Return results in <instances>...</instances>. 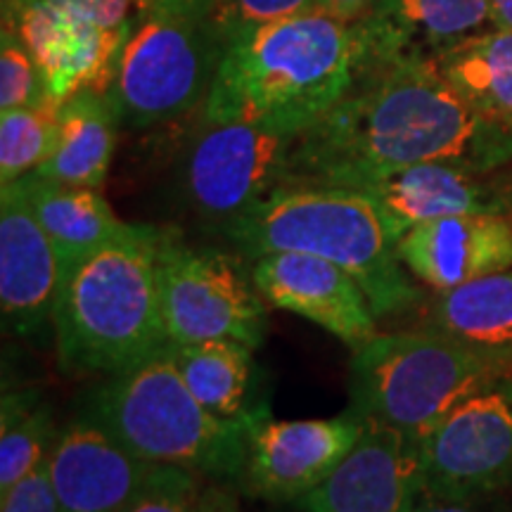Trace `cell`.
Listing matches in <instances>:
<instances>
[{
    "label": "cell",
    "mask_w": 512,
    "mask_h": 512,
    "mask_svg": "<svg viewBox=\"0 0 512 512\" xmlns=\"http://www.w3.org/2000/svg\"><path fill=\"white\" fill-rule=\"evenodd\" d=\"M512 164V128L486 119L432 60H370L332 110L294 138L290 183L358 188L415 164Z\"/></svg>",
    "instance_id": "6da1fadb"
},
{
    "label": "cell",
    "mask_w": 512,
    "mask_h": 512,
    "mask_svg": "<svg viewBox=\"0 0 512 512\" xmlns=\"http://www.w3.org/2000/svg\"><path fill=\"white\" fill-rule=\"evenodd\" d=\"M363 62L358 24L320 8L245 29L223 48L202 119L299 136L349 93Z\"/></svg>",
    "instance_id": "7a4b0ae2"
},
{
    "label": "cell",
    "mask_w": 512,
    "mask_h": 512,
    "mask_svg": "<svg viewBox=\"0 0 512 512\" xmlns=\"http://www.w3.org/2000/svg\"><path fill=\"white\" fill-rule=\"evenodd\" d=\"M221 235L252 261L273 252H302L344 268L368 294L377 318L408 311L420 299L380 209L358 190L283 185L223 226Z\"/></svg>",
    "instance_id": "3957f363"
},
{
    "label": "cell",
    "mask_w": 512,
    "mask_h": 512,
    "mask_svg": "<svg viewBox=\"0 0 512 512\" xmlns=\"http://www.w3.org/2000/svg\"><path fill=\"white\" fill-rule=\"evenodd\" d=\"M157 240V226L126 223L57 290L53 335L64 373L110 377L169 344L159 306Z\"/></svg>",
    "instance_id": "277c9868"
},
{
    "label": "cell",
    "mask_w": 512,
    "mask_h": 512,
    "mask_svg": "<svg viewBox=\"0 0 512 512\" xmlns=\"http://www.w3.org/2000/svg\"><path fill=\"white\" fill-rule=\"evenodd\" d=\"M259 408L247 418H219L197 401L178 373L169 347L105 377L88 396L86 415L136 456L195 475L240 479L247 437Z\"/></svg>",
    "instance_id": "5b68a950"
},
{
    "label": "cell",
    "mask_w": 512,
    "mask_h": 512,
    "mask_svg": "<svg viewBox=\"0 0 512 512\" xmlns=\"http://www.w3.org/2000/svg\"><path fill=\"white\" fill-rule=\"evenodd\" d=\"M223 48L204 0H164L133 19L102 93L121 126L171 124L204 107Z\"/></svg>",
    "instance_id": "8992f818"
},
{
    "label": "cell",
    "mask_w": 512,
    "mask_h": 512,
    "mask_svg": "<svg viewBox=\"0 0 512 512\" xmlns=\"http://www.w3.org/2000/svg\"><path fill=\"white\" fill-rule=\"evenodd\" d=\"M505 368L437 330L387 332L354 349L351 408L420 441Z\"/></svg>",
    "instance_id": "52a82bcc"
},
{
    "label": "cell",
    "mask_w": 512,
    "mask_h": 512,
    "mask_svg": "<svg viewBox=\"0 0 512 512\" xmlns=\"http://www.w3.org/2000/svg\"><path fill=\"white\" fill-rule=\"evenodd\" d=\"M159 306L169 344L233 339L259 349L266 339V299L233 256L195 247L159 228Z\"/></svg>",
    "instance_id": "ba28073f"
},
{
    "label": "cell",
    "mask_w": 512,
    "mask_h": 512,
    "mask_svg": "<svg viewBox=\"0 0 512 512\" xmlns=\"http://www.w3.org/2000/svg\"><path fill=\"white\" fill-rule=\"evenodd\" d=\"M294 138L252 124L202 119L176 174L183 204L219 230L240 219L290 183Z\"/></svg>",
    "instance_id": "9c48e42d"
},
{
    "label": "cell",
    "mask_w": 512,
    "mask_h": 512,
    "mask_svg": "<svg viewBox=\"0 0 512 512\" xmlns=\"http://www.w3.org/2000/svg\"><path fill=\"white\" fill-rule=\"evenodd\" d=\"M425 489L484 498L512 486V366L463 399L420 441Z\"/></svg>",
    "instance_id": "30bf717a"
},
{
    "label": "cell",
    "mask_w": 512,
    "mask_h": 512,
    "mask_svg": "<svg viewBox=\"0 0 512 512\" xmlns=\"http://www.w3.org/2000/svg\"><path fill=\"white\" fill-rule=\"evenodd\" d=\"M363 422L366 415L351 406L335 418L316 420H273L264 411L249 430L242 486L266 501H299L342 463Z\"/></svg>",
    "instance_id": "8fae6325"
},
{
    "label": "cell",
    "mask_w": 512,
    "mask_h": 512,
    "mask_svg": "<svg viewBox=\"0 0 512 512\" xmlns=\"http://www.w3.org/2000/svg\"><path fill=\"white\" fill-rule=\"evenodd\" d=\"M422 491L418 441L366 415L354 448L299 505L304 512H411Z\"/></svg>",
    "instance_id": "7c38bea8"
},
{
    "label": "cell",
    "mask_w": 512,
    "mask_h": 512,
    "mask_svg": "<svg viewBox=\"0 0 512 512\" xmlns=\"http://www.w3.org/2000/svg\"><path fill=\"white\" fill-rule=\"evenodd\" d=\"M131 24L102 29L55 0H3V29L12 31L34 57L55 102L81 88L102 91Z\"/></svg>",
    "instance_id": "4fadbf2b"
},
{
    "label": "cell",
    "mask_w": 512,
    "mask_h": 512,
    "mask_svg": "<svg viewBox=\"0 0 512 512\" xmlns=\"http://www.w3.org/2000/svg\"><path fill=\"white\" fill-rule=\"evenodd\" d=\"M377 204L389 235L399 242L420 223L458 214L512 216V176L503 169L430 162L392 171L351 188Z\"/></svg>",
    "instance_id": "5bb4252c"
},
{
    "label": "cell",
    "mask_w": 512,
    "mask_h": 512,
    "mask_svg": "<svg viewBox=\"0 0 512 512\" xmlns=\"http://www.w3.org/2000/svg\"><path fill=\"white\" fill-rule=\"evenodd\" d=\"M252 280L275 309L297 313L358 349L377 335L368 294L330 261L302 252H273L252 261Z\"/></svg>",
    "instance_id": "9a60e30c"
},
{
    "label": "cell",
    "mask_w": 512,
    "mask_h": 512,
    "mask_svg": "<svg viewBox=\"0 0 512 512\" xmlns=\"http://www.w3.org/2000/svg\"><path fill=\"white\" fill-rule=\"evenodd\" d=\"M48 467L62 512H126L159 465L83 415L57 432Z\"/></svg>",
    "instance_id": "2e32d148"
},
{
    "label": "cell",
    "mask_w": 512,
    "mask_h": 512,
    "mask_svg": "<svg viewBox=\"0 0 512 512\" xmlns=\"http://www.w3.org/2000/svg\"><path fill=\"white\" fill-rule=\"evenodd\" d=\"M60 268L22 183L0 185V309L12 335L34 339L53 328Z\"/></svg>",
    "instance_id": "e0dca14e"
},
{
    "label": "cell",
    "mask_w": 512,
    "mask_h": 512,
    "mask_svg": "<svg viewBox=\"0 0 512 512\" xmlns=\"http://www.w3.org/2000/svg\"><path fill=\"white\" fill-rule=\"evenodd\" d=\"M396 254L413 278L437 292L512 268L508 216L458 214L420 223L396 242Z\"/></svg>",
    "instance_id": "ac0fdd59"
},
{
    "label": "cell",
    "mask_w": 512,
    "mask_h": 512,
    "mask_svg": "<svg viewBox=\"0 0 512 512\" xmlns=\"http://www.w3.org/2000/svg\"><path fill=\"white\" fill-rule=\"evenodd\" d=\"M370 60H437L496 29L489 0H375L356 22Z\"/></svg>",
    "instance_id": "d6986e66"
},
{
    "label": "cell",
    "mask_w": 512,
    "mask_h": 512,
    "mask_svg": "<svg viewBox=\"0 0 512 512\" xmlns=\"http://www.w3.org/2000/svg\"><path fill=\"white\" fill-rule=\"evenodd\" d=\"M19 183L53 242L60 287L126 226L95 188L62 185L38 174L19 178Z\"/></svg>",
    "instance_id": "ffe728a7"
},
{
    "label": "cell",
    "mask_w": 512,
    "mask_h": 512,
    "mask_svg": "<svg viewBox=\"0 0 512 512\" xmlns=\"http://www.w3.org/2000/svg\"><path fill=\"white\" fill-rule=\"evenodd\" d=\"M60 138L55 152L34 174L62 185L98 190L107 181L117 150L119 117L98 88H81L57 110Z\"/></svg>",
    "instance_id": "44dd1931"
},
{
    "label": "cell",
    "mask_w": 512,
    "mask_h": 512,
    "mask_svg": "<svg viewBox=\"0 0 512 512\" xmlns=\"http://www.w3.org/2000/svg\"><path fill=\"white\" fill-rule=\"evenodd\" d=\"M432 330L501 366H512V271L441 292L432 309Z\"/></svg>",
    "instance_id": "7402d4cb"
},
{
    "label": "cell",
    "mask_w": 512,
    "mask_h": 512,
    "mask_svg": "<svg viewBox=\"0 0 512 512\" xmlns=\"http://www.w3.org/2000/svg\"><path fill=\"white\" fill-rule=\"evenodd\" d=\"M178 373L197 401L219 418H247L259 408L249 403L254 384V349L233 339L166 344Z\"/></svg>",
    "instance_id": "603a6c76"
},
{
    "label": "cell",
    "mask_w": 512,
    "mask_h": 512,
    "mask_svg": "<svg viewBox=\"0 0 512 512\" xmlns=\"http://www.w3.org/2000/svg\"><path fill=\"white\" fill-rule=\"evenodd\" d=\"M434 64L479 114L512 128V31L491 29L467 38Z\"/></svg>",
    "instance_id": "cb8c5ba5"
},
{
    "label": "cell",
    "mask_w": 512,
    "mask_h": 512,
    "mask_svg": "<svg viewBox=\"0 0 512 512\" xmlns=\"http://www.w3.org/2000/svg\"><path fill=\"white\" fill-rule=\"evenodd\" d=\"M57 437L53 411L36 389H12L0 408V494L48 458Z\"/></svg>",
    "instance_id": "d4e9b609"
},
{
    "label": "cell",
    "mask_w": 512,
    "mask_h": 512,
    "mask_svg": "<svg viewBox=\"0 0 512 512\" xmlns=\"http://www.w3.org/2000/svg\"><path fill=\"white\" fill-rule=\"evenodd\" d=\"M60 102L0 112V185L34 174L48 162L60 138Z\"/></svg>",
    "instance_id": "484cf974"
},
{
    "label": "cell",
    "mask_w": 512,
    "mask_h": 512,
    "mask_svg": "<svg viewBox=\"0 0 512 512\" xmlns=\"http://www.w3.org/2000/svg\"><path fill=\"white\" fill-rule=\"evenodd\" d=\"M50 100L46 76L29 50L12 31H0V112L38 107Z\"/></svg>",
    "instance_id": "4316f807"
},
{
    "label": "cell",
    "mask_w": 512,
    "mask_h": 512,
    "mask_svg": "<svg viewBox=\"0 0 512 512\" xmlns=\"http://www.w3.org/2000/svg\"><path fill=\"white\" fill-rule=\"evenodd\" d=\"M318 0H204L211 27L219 31L223 43L240 31L278 22L302 12L316 10Z\"/></svg>",
    "instance_id": "83f0119b"
},
{
    "label": "cell",
    "mask_w": 512,
    "mask_h": 512,
    "mask_svg": "<svg viewBox=\"0 0 512 512\" xmlns=\"http://www.w3.org/2000/svg\"><path fill=\"white\" fill-rule=\"evenodd\" d=\"M200 489V475L195 472L174 465H159L143 494L126 512H190Z\"/></svg>",
    "instance_id": "f1b7e54d"
},
{
    "label": "cell",
    "mask_w": 512,
    "mask_h": 512,
    "mask_svg": "<svg viewBox=\"0 0 512 512\" xmlns=\"http://www.w3.org/2000/svg\"><path fill=\"white\" fill-rule=\"evenodd\" d=\"M0 512H62L48 458L12 489L0 494Z\"/></svg>",
    "instance_id": "f546056e"
},
{
    "label": "cell",
    "mask_w": 512,
    "mask_h": 512,
    "mask_svg": "<svg viewBox=\"0 0 512 512\" xmlns=\"http://www.w3.org/2000/svg\"><path fill=\"white\" fill-rule=\"evenodd\" d=\"M67 5L102 29H126L140 15L138 0H55Z\"/></svg>",
    "instance_id": "4dcf8cb0"
},
{
    "label": "cell",
    "mask_w": 512,
    "mask_h": 512,
    "mask_svg": "<svg viewBox=\"0 0 512 512\" xmlns=\"http://www.w3.org/2000/svg\"><path fill=\"white\" fill-rule=\"evenodd\" d=\"M496 496L484 498H453L439 496L432 491H422V496L415 501L411 512H501L494 505Z\"/></svg>",
    "instance_id": "1f68e13d"
},
{
    "label": "cell",
    "mask_w": 512,
    "mask_h": 512,
    "mask_svg": "<svg viewBox=\"0 0 512 512\" xmlns=\"http://www.w3.org/2000/svg\"><path fill=\"white\" fill-rule=\"evenodd\" d=\"M190 512H242V508L238 505V498L230 494L228 489L209 484L197 491Z\"/></svg>",
    "instance_id": "d6a6232c"
},
{
    "label": "cell",
    "mask_w": 512,
    "mask_h": 512,
    "mask_svg": "<svg viewBox=\"0 0 512 512\" xmlns=\"http://www.w3.org/2000/svg\"><path fill=\"white\" fill-rule=\"evenodd\" d=\"M375 0H318V8L330 12L344 22H361L368 15V10L373 8Z\"/></svg>",
    "instance_id": "836d02e7"
},
{
    "label": "cell",
    "mask_w": 512,
    "mask_h": 512,
    "mask_svg": "<svg viewBox=\"0 0 512 512\" xmlns=\"http://www.w3.org/2000/svg\"><path fill=\"white\" fill-rule=\"evenodd\" d=\"M496 29L512 31V0H489Z\"/></svg>",
    "instance_id": "e575fe53"
},
{
    "label": "cell",
    "mask_w": 512,
    "mask_h": 512,
    "mask_svg": "<svg viewBox=\"0 0 512 512\" xmlns=\"http://www.w3.org/2000/svg\"><path fill=\"white\" fill-rule=\"evenodd\" d=\"M159 3H164V0H138V5H140V12H145V10L155 8V5H159Z\"/></svg>",
    "instance_id": "d590c367"
}]
</instances>
